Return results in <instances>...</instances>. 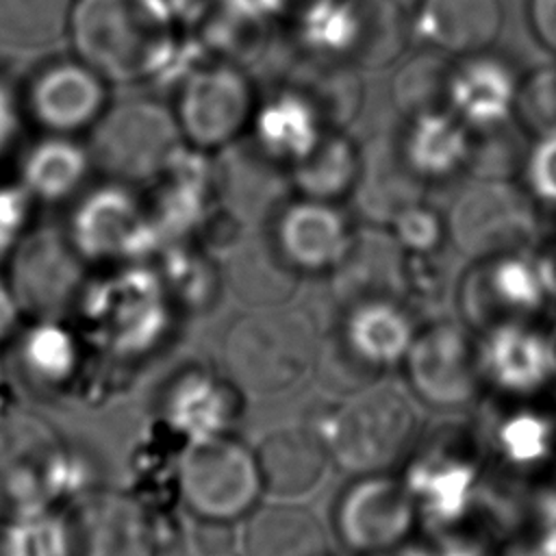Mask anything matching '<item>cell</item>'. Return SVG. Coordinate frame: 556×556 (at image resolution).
I'll return each mask as SVG.
<instances>
[{"instance_id": "6da1fadb", "label": "cell", "mask_w": 556, "mask_h": 556, "mask_svg": "<svg viewBox=\"0 0 556 556\" xmlns=\"http://www.w3.org/2000/svg\"><path fill=\"white\" fill-rule=\"evenodd\" d=\"M67 28L78 59L113 83L148 80L172 30L139 0H74Z\"/></svg>"}, {"instance_id": "7a4b0ae2", "label": "cell", "mask_w": 556, "mask_h": 556, "mask_svg": "<svg viewBox=\"0 0 556 556\" xmlns=\"http://www.w3.org/2000/svg\"><path fill=\"white\" fill-rule=\"evenodd\" d=\"M256 93L245 70L211 59L176 89L174 117L182 141L202 152H219L250 130Z\"/></svg>"}, {"instance_id": "3957f363", "label": "cell", "mask_w": 556, "mask_h": 556, "mask_svg": "<svg viewBox=\"0 0 556 556\" xmlns=\"http://www.w3.org/2000/svg\"><path fill=\"white\" fill-rule=\"evenodd\" d=\"M180 495L206 519H235L248 513L263 491L258 458L241 443L217 437L185 447L178 467Z\"/></svg>"}, {"instance_id": "277c9868", "label": "cell", "mask_w": 556, "mask_h": 556, "mask_svg": "<svg viewBox=\"0 0 556 556\" xmlns=\"http://www.w3.org/2000/svg\"><path fill=\"white\" fill-rule=\"evenodd\" d=\"M182 143L172 109L135 98L109 106L93 124L91 154L109 172L152 176L161 174Z\"/></svg>"}, {"instance_id": "5b68a950", "label": "cell", "mask_w": 556, "mask_h": 556, "mask_svg": "<svg viewBox=\"0 0 556 556\" xmlns=\"http://www.w3.org/2000/svg\"><path fill=\"white\" fill-rule=\"evenodd\" d=\"M413 432V410L395 391H369L348 402L324 432L334 456L350 469L391 463Z\"/></svg>"}, {"instance_id": "8992f818", "label": "cell", "mask_w": 556, "mask_h": 556, "mask_svg": "<svg viewBox=\"0 0 556 556\" xmlns=\"http://www.w3.org/2000/svg\"><path fill=\"white\" fill-rule=\"evenodd\" d=\"M452 230L471 252H521L534 237L536 222L526 193L500 178H486L454 202Z\"/></svg>"}, {"instance_id": "52a82bcc", "label": "cell", "mask_w": 556, "mask_h": 556, "mask_svg": "<svg viewBox=\"0 0 556 556\" xmlns=\"http://www.w3.org/2000/svg\"><path fill=\"white\" fill-rule=\"evenodd\" d=\"M106 78L80 59L43 67L28 87L30 115L56 135L93 126L106 111Z\"/></svg>"}, {"instance_id": "ba28073f", "label": "cell", "mask_w": 556, "mask_h": 556, "mask_svg": "<svg viewBox=\"0 0 556 556\" xmlns=\"http://www.w3.org/2000/svg\"><path fill=\"white\" fill-rule=\"evenodd\" d=\"M502 24L500 0H417L408 15L410 37L450 59L486 52Z\"/></svg>"}, {"instance_id": "9c48e42d", "label": "cell", "mask_w": 556, "mask_h": 556, "mask_svg": "<svg viewBox=\"0 0 556 556\" xmlns=\"http://www.w3.org/2000/svg\"><path fill=\"white\" fill-rule=\"evenodd\" d=\"M519 78L513 67L489 52L463 56L452 65L445 109L471 132L504 128L515 119Z\"/></svg>"}, {"instance_id": "30bf717a", "label": "cell", "mask_w": 556, "mask_h": 556, "mask_svg": "<svg viewBox=\"0 0 556 556\" xmlns=\"http://www.w3.org/2000/svg\"><path fill=\"white\" fill-rule=\"evenodd\" d=\"M415 502L406 484L387 478L358 482L339 508V532L348 545L363 552H382L400 543L410 530Z\"/></svg>"}, {"instance_id": "8fae6325", "label": "cell", "mask_w": 556, "mask_h": 556, "mask_svg": "<svg viewBox=\"0 0 556 556\" xmlns=\"http://www.w3.org/2000/svg\"><path fill=\"white\" fill-rule=\"evenodd\" d=\"M406 365L413 387L434 404H458L473 391L469 345L454 326H434L415 337Z\"/></svg>"}, {"instance_id": "7c38bea8", "label": "cell", "mask_w": 556, "mask_h": 556, "mask_svg": "<svg viewBox=\"0 0 556 556\" xmlns=\"http://www.w3.org/2000/svg\"><path fill=\"white\" fill-rule=\"evenodd\" d=\"M369 0H304L293 37L306 56L358 65L367 39Z\"/></svg>"}, {"instance_id": "4fadbf2b", "label": "cell", "mask_w": 556, "mask_h": 556, "mask_svg": "<svg viewBox=\"0 0 556 556\" xmlns=\"http://www.w3.org/2000/svg\"><path fill=\"white\" fill-rule=\"evenodd\" d=\"M476 135L445 106L406 117L400 154L415 178L445 180L471 163Z\"/></svg>"}, {"instance_id": "5bb4252c", "label": "cell", "mask_w": 556, "mask_h": 556, "mask_svg": "<svg viewBox=\"0 0 556 556\" xmlns=\"http://www.w3.org/2000/svg\"><path fill=\"white\" fill-rule=\"evenodd\" d=\"M326 130L313 104L285 85L256 104L248 132L261 154L291 167L319 143Z\"/></svg>"}, {"instance_id": "9a60e30c", "label": "cell", "mask_w": 556, "mask_h": 556, "mask_svg": "<svg viewBox=\"0 0 556 556\" xmlns=\"http://www.w3.org/2000/svg\"><path fill=\"white\" fill-rule=\"evenodd\" d=\"M278 241L291 263L308 271H321L343 261L352 235L332 202L304 198L282 213Z\"/></svg>"}, {"instance_id": "2e32d148", "label": "cell", "mask_w": 556, "mask_h": 556, "mask_svg": "<svg viewBox=\"0 0 556 556\" xmlns=\"http://www.w3.org/2000/svg\"><path fill=\"white\" fill-rule=\"evenodd\" d=\"M482 365L502 389L534 393L556 378V341L539 330L504 324L489 334Z\"/></svg>"}, {"instance_id": "e0dca14e", "label": "cell", "mask_w": 556, "mask_h": 556, "mask_svg": "<svg viewBox=\"0 0 556 556\" xmlns=\"http://www.w3.org/2000/svg\"><path fill=\"white\" fill-rule=\"evenodd\" d=\"M65 556H150L139 515L117 497L85 502L65 532Z\"/></svg>"}, {"instance_id": "ac0fdd59", "label": "cell", "mask_w": 556, "mask_h": 556, "mask_svg": "<svg viewBox=\"0 0 556 556\" xmlns=\"http://www.w3.org/2000/svg\"><path fill=\"white\" fill-rule=\"evenodd\" d=\"M54 443L35 421L0 424V504L22 506L41 495L54 465Z\"/></svg>"}, {"instance_id": "d6986e66", "label": "cell", "mask_w": 556, "mask_h": 556, "mask_svg": "<svg viewBox=\"0 0 556 556\" xmlns=\"http://www.w3.org/2000/svg\"><path fill=\"white\" fill-rule=\"evenodd\" d=\"M287 87L300 91L328 130H345L363 109L365 87L356 65L306 56L293 70Z\"/></svg>"}, {"instance_id": "ffe728a7", "label": "cell", "mask_w": 556, "mask_h": 556, "mask_svg": "<svg viewBox=\"0 0 556 556\" xmlns=\"http://www.w3.org/2000/svg\"><path fill=\"white\" fill-rule=\"evenodd\" d=\"M363 150L345 130H326L319 143L295 165L291 180L304 198L332 202L356 189Z\"/></svg>"}, {"instance_id": "44dd1931", "label": "cell", "mask_w": 556, "mask_h": 556, "mask_svg": "<svg viewBox=\"0 0 556 556\" xmlns=\"http://www.w3.org/2000/svg\"><path fill=\"white\" fill-rule=\"evenodd\" d=\"M404 484L428 519L452 523L460 519L471 504L476 469L458 458L430 456L408 469Z\"/></svg>"}, {"instance_id": "7402d4cb", "label": "cell", "mask_w": 556, "mask_h": 556, "mask_svg": "<svg viewBox=\"0 0 556 556\" xmlns=\"http://www.w3.org/2000/svg\"><path fill=\"white\" fill-rule=\"evenodd\" d=\"M230 419V397L208 374H189L180 378L169 393L167 421L187 445L224 437Z\"/></svg>"}, {"instance_id": "603a6c76", "label": "cell", "mask_w": 556, "mask_h": 556, "mask_svg": "<svg viewBox=\"0 0 556 556\" xmlns=\"http://www.w3.org/2000/svg\"><path fill=\"white\" fill-rule=\"evenodd\" d=\"M352 350L371 365H395L406 361L415 341L410 319L389 302L361 304L348 319Z\"/></svg>"}, {"instance_id": "cb8c5ba5", "label": "cell", "mask_w": 556, "mask_h": 556, "mask_svg": "<svg viewBox=\"0 0 556 556\" xmlns=\"http://www.w3.org/2000/svg\"><path fill=\"white\" fill-rule=\"evenodd\" d=\"M452 65L454 63L450 56L428 48L410 54L393 72L389 85L393 106L404 117H413L432 109H443Z\"/></svg>"}, {"instance_id": "d4e9b609", "label": "cell", "mask_w": 556, "mask_h": 556, "mask_svg": "<svg viewBox=\"0 0 556 556\" xmlns=\"http://www.w3.org/2000/svg\"><path fill=\"white\" fill-rule=\"evenodd\" d=\"M67 17V0H0V43L39 50L61 37Z\"/></svg>"}, {"instance_id": "484cf974", "label": "cell", "mask_w": 556, "mask_h": 556, "mask_svg": "<svg viewBox=\"0 0 556 556\" xmlns=\"http://www.w3.org/2000/svg\"><path fill=\"white\" fill-rule=\"evenodd\" d=\"M87 163L89 156L85 150L61 135L56 139H46L30 150L26 159V178L41 193H65L85 176Z\"/></svg>"}, {"instance_id": "4316f807", "label": "cell", "mask_w": 556, "mask_h": 556, "mask_svg": "<svg viewBox=\"0 0 556 556\" xmlns=\"http://www.w3.org/2000/svg\"><path fill=\"white\" fill-rule=\"evenodd\" d=\"M300 441L302 439L291 434L278 437L269 443V450L265 447V460H258L263 484H269L280 495L302 493L304 489L313 486L315 478L321 473L319 452L311 443H306L298 458H293Z\"/></svg>"}, {"instance_id": "83f0119b", "label": "cell", "mask_w": 556, "mask_h": 556, "mask_svg": "<svg viewBox=\"0 0 556 556\" xmlns=\"http://www.w3.org/2000/svg\"><path fill=\"white\" fill-rule=\"evenodd\" d=\"M497 445L513 465L536 467L556 450V426L541 413L521 410L500 426Z\"/></svg>"}, {"instance_id": "f1b7e54d", "label": "cell", "mask_w": 556, "mask_h": 556, "mask_svg": "<svg viewBox=\"0 0 556 556\" xmlns=\"http://www.w3.org/2000/svg\"><path fill=\"white\" fill-rule=\"evenodd\" d=\"M489 287L513 311H536L547 300L539 263L523 252L504 254L491 269Z\"/></svg>"}, {"instance_id": "f546056e", "label": "cell", "mask_w": 556, "mask_h": 556, "mask_svg": "<svg viewBox=\"0 0 556 556\" xmlns=\"http://www.w3.org/2000/svg\"><path fill=\"white\" fill-rule=\"evenodd\" d=\"M87 222L100 248H117L137 239L139 232H146L135 200L119 189L100 191L91 200Z\"/></svg>"}, {"instance_id": "4dcf8cb0", "label": "cell", "mask_w": 556, "mask_h": 556, "mask_svg": "<svg viewBox=\"0 0 556 556\" xmlns=\"http://www.w3.org/2000/svg\"><path fill=\"white\" fill-rule=\"evenodd\" d=\"M515 117L536 135L556 130V65L539 67L519 80Z\"/></svg>"}, {"instance_id": "1f68e13d", "label": "cell", "mask_w": 556, "mask_h": 556, "mask_svg": "<svg viewBox=\"0 0 556 556\" xmlns=\"http://www.w3.org/2000/svg\"><path fill=\"white\" fill-rule=\"evenodd\" d=\"M523 180L534 200L556 208V130L534 135L523 156Z\"/></svg>"}, {"instance_id": "d6a6232c", "label": "cell", "mask_w": 556, "mask_h": 556, "mask_svg": "<svg viewBox=\"0 0 556 556\" xmlns=\"http://www.w3.org/2000/svg\"><path fill=\"white\" fill-rule=\"evenodd\" d=\"M393 232L406 250L426 254L439 245L443 224L432 208L417 202H408L402 208H397L393 219Z\"/></svg>"}, {"instance_id": "836d02e7", "label": "cell", "mask_w": 556, "mask_h": 556, "mask_svg": "<svg viewBox=\"0 0 556 556\" xmlns=\"http://www.w3.org/2000/svg\"><path fill=\"white\" fill-rule=\"evenodd\" d=\"M146 13L167 28L193 26L213 0H139Z\"/></svg>"}, {"instance_id": "e575fe53", "label": "cell", "mask_w": 556, "mask_h": 556, "mask_svg": "<svg viewBox=\"0 0 556 556\" xmlns=\"http://www.w3.org/2000/svg\"><path fill=\"white\" fill-rule=\"evenodd\" d=\"M213 4L235 20L254 26H269L274 20L289 13L293 0H213Z\"/></svg>"}, {"instance_id": "d590c367", "label": "cell", "mask_w": 556, "mask_h": 556, "mask_svg": "<svg viewBox=\"0 0 556 556\" xmlns=\"http://www.w3.org/2000/svg\"><path fill=\"white\" fill-rule=\"evenodd\" d=\"M526 15L534 37L556 52V0H528Z\"/></svg>"}, {"instance_id": "8d00e7d4", "label": "cell", "mask_w": 556, "mask_h": 556, "mask_svg": "<svg viewBox=\"0 0 556 556\" xmlns=\"http://www.w3.org/2000/svg\"><path fill=\"white\" fill-rule=\"evenodd\" d=\"M536 547L547 556H556V491L541 504V532Z\"/></svg>"}, {"instance_id": "74e56055", "label": "cell", "mask_w": 556, "mask_h": 556, "mask_svg": "<svg viewBox=\"0 0 556 556\" xmlns=\"http://www.w3.org/2000/svg\"><path fill=\"white\" fill-rule=\"evenodd\" d=\"M539 263V269H541V276H543V285H545V291H547V300H556V248H552L549 252L541 254L536 258Z\"/></svg>"}, {"instance_id": "f35d334b", "label": "cell", "mask_w": 556, "mask_h": 556, "mask_svg": "<svg viewBox=\"0 0 556 556\" xmlns=\"http://www.w3.org/2000/svg\"><path fill=\"white\" fill-rule=\"evenodd\" d=\"M13 132V109L7 91L0 87V143H4Z\"/></svg>"}, {"instance_id": "ab89813d", "label": "cell", "mask_w": 556, "mask_h": 556, "mask_svg": "<svg viewBox=\"0 0 556 556\" xmlns=\"http://www.w3.org/2000/svg\"><path fill=\"white\" fill-rule=\"evenodd\" d=\"M443 556H480L473 547H469V545H452Z\"/></svg>"}, {"instance_id": "60d3db41", "label": "cell", "mask_w": 556, "mask_h": 556, "mask_svg": "<svg viewBox=\"0 0 556 556\" xmlns=\"http://www.w3.org/2000/svg\"><path fill=\"white\" fill-rule=\"evenodd\" d=\"M384 556H430V554L424 549H417V547H406V549H397V552H391Z\"/></svg>"}, {"instance_id": "b9f144b4", "label": "cell", "mask_w": 556, "mask_h": 556, "mask_svg": "<svg viewBox=\"0 0 556 556\" xmlns=\"http://www.w3.org/2000/svg\"><path fill=\"white\" fill-rule=\"evenodd\" d=\"M523 556H547V554H545V552H541V549H539V547H536V545H534V549H530V552H526V554H523Z\"/></svg>"}, {"instance_id": "7bdbcfd3", "label": "cell", "mask_w": 556, "mask_h": 556, "mask_svg": "<svg viewBox=\"0 0 556 556\" xmlns=\"http://www.w3.org/2000/svg\"><path fill=\"white\" fill-rule=\"evenodd\" d=\"M300 2H304V0H293V7H298Z\"/></svg>"}]
</instances>
